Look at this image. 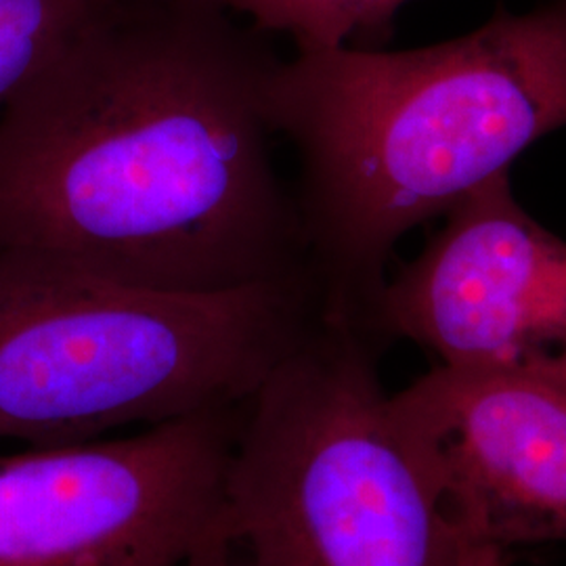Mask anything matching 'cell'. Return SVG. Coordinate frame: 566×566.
Listing matches in <instances>:
<instances>
[{
	"label": "cell",
	"mask_w": 566,
	"mask_h": 566,
	"mask_svg": "<svg viewBox=\"0 0 566 566\" xmlns=\"http://www.w3.org/2000/svg\"><path fill=\"white\" fill-rule=\"evenodd\" d=\"M242 405L0 451V566H181L217 518Z\"/></svg>",
	"instance_id": "cell-5"
},
{
	"label": "cell",
	"mask_w": 566,
	"mask_h": 566,
	"mask_svg": "<svg viewBox=\"0 0 566 566\" xmlns=\"http://www.w3.org/2000/svg\"><path fill=\"white\" fill-rule=\"evenodd\" d=\"M266 36L282 34L296 53L340 46L378 49L407 0H212Z\"/></svg>",
	"instance_id": "cell-8"
},
{
	"label": "cell",
	"mask_w": 566,
	"mask_h": 566,
	"mask_svg": "<svg viewBox=\"0 0 566 566\" xmlns=\"http://www.w3.org/2000/svg\"><path fill=\"white\" fill-rule=\"evenodd\" d=\"M181 566H231L229 556L221 546L219 537L210 528V533L202 539V544L196 547Z\"/></svg>",
	"instance_id": "cell-10"
},
{
	"label": "cell",
	"mask_w": 566,
	"mask_h": 566,
	"mask_svg": "<svg viewBox=\"0 0 566 566\" xmlns=\"http://www.w3.org/2000/svg\"><path fill=\"white\" fill-rule=\"evenodd\" d=\"M374 325L443 367L566 385V242L526 214L500 175L386 277Z\"/></svg>",
	"instance_id": "cell-6"
},
{
	"label": "cell",
	"mask_w": 566,
	"mask_h": 566,
	"mask_svg": "<svg viewBox=\"0 0 566 566\" xmlns=\"http://www.w3.org/2000/svg\"><path fill=\"white\" fill-rule=\"evenodd\" d=\"M275 135L294 147L308 264L332 311L374 324L395 245L566 126V0L497 11L453 41L282 61Z\"/></svg>",
	"instance_id": "cell-2"
},
{
	"label": "cell",
	"mask_w": 566,
	"mask_h": 566,
	"mask_svg": "<svg viewBox=\"0 0 566 566\" xmlns=\"http://www.w3.org/2000/svg\"><path fill=\"white\" fill-rule=\"evenodd\" d=\"M282 61L212 0L103 2L0 114V252L187 294L308 271Z\"/></svg>",
	"instance_id": "cell-1"
},
{
	"label": "cell",
	"mask_w": 566,
	"mask_h": 566,
	"mask_svg": "<svg viewBox=\"0 0 566 566\" xmlns=\"http://www.w3.org/2000/svg\"><path fill=\"white\" fill-rule=\"evenodd\" d=\"M329 313L313 269L187 294L0 252V443L76 446L243 403Z\"/></svg>",
	"instance_id": "cell-3"
},
{
	"label": "cell",
	"mask_w": 566,
	"mask_h": 566,
	"mask_svg": "<svg viewBox=\"0 0 566 566\" xmlns=\"http://www.w3.org/2000/svg\"><path fill=\"white\" fill-rule=\"evenodd\" d=\"M392 422L462 544H566V385L437 365Z\"/></svg>",
	"instance_id": "cell-7"
},
{
	"label": "cell",
	"mask_w": 566,
	"mask_h": 566,
	"mask_svg": "<svg viewBox=\"0 0 566 566\" xmlns=\"http://www.w3.org/2000/svg\"><path fill=\"white\" fill-rule=\"evenodd\" d=\"M502 549L491 546H476V544H462L455 565L453 566H506Z\"/></svg>",
	"instance_id": "cell-11"
},
{
	"label": "cell",
	"mask_w": 566,
	"mask_h": 566,
	"mask_svg": "<svg viewBox=\"0 0 566 566\" xmlns=\"http://www.w3.org/2000/svg\"><path fill=\"white\" fill-rule=\"evenodd\" d=\"M369 325L327 315L243 401L212 531L231 566H453Z\"/></svg>",
	"instance_id": "cell-4"
},
{
	"label": "cell",
	"mask_w": 566,
	"mask_h": 566,
	"mask_svg": "<svg viewBox=\"0 0 566 566\" xmlns=\"http://www.w3.org/2000/svg\"><path fill=\"white\" fill-rule=\"evenodd\" d=\"M107 0H0V114Z\"/></svg>",
	"instance_id": "cell-9"
}]
</instances>
